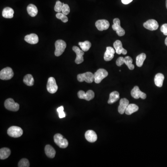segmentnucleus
Returning a JSON list of instances; mask_svg holds the SVG:
<instances>
[{
    "mask_svg": "<svg viewBox=\"0 0 167 167\" xmlns=\"http://www.w3.org/2000/svg\"><path fill=\"white\" fill-rule=\"evenodd\" d=\"M132 62L133 60L130 56H126L124 58V64L130 70H133L135 68L134 64H132Z\"/></svg>",
    "mask_w": 167,
    "mask_h": 167,
    "instance_id": "obj_30",
    "label": "nucleus"
},
{
    "mask_svg": "<svg viewBox=\"0 0 167 167\" xmlns=\"http://www.w3.org/2000/svg\"><path fill=\"white\" fill-rule=\"evenodd\" d=\"M165 45H166V46H167V38H166V39H165Z\"/></svg>",
    "mask_w": 167,
    "mask_h": 167,
    "instance_id": "obj_39",
    "label": "nucleus"
},
{
    "mask_svg": "<svg viewBox=\"0 0 167 167\" xmlns=\"http://www.w3.org/2000/svg\"><path fill=\"white\" fill-rule=\"evenodd\" d=\"M113 30L116 31L117 35L123 36L125 34V30L120 26V21L118 18H115L113 20V24L112 26Z\"/></svg>",
    "mask_w": 167,
    "mask_h": 167,
    "instance_id": "obj_9",
    "label": "nucleus"
},
{
    "mask_svg": "<svg viewBox=\"0 0 167 167\" xmlns=\"http://www.w3.org/2000/svg\"><path fill=\"white\" fill-rule=\"evenodd\" d=\"M56 17H57V18L61 20L63 23H67V22H68V17L66 16V15L63 14L62 13H60V12H58V13L56 14Z\"/></svg>",
    "mask_w": 167,
    "mask_h": 167,
    "instance_id": "obj_31",
    "label": "nucleus"
},
{
    "mask_svg": "<svg viewBox=\"0 0 167 167\" xmlns=\"http://www.w3.org/2000/svg\"><path fill=\"white\" fill-rule=\"evenodd\" d=\"M14 11L12 8L6 7L3 9L2 15L5 18L11 19L14 17Z\"/></svg>",
    "mask_w": 167,
    "mask_h": 167,
    "instance_id": "obj_22",
    "label": "nucleus"
},
{
    "mask_svg": "<svg viewBox=\"0 0 167 167\" xmlns=\"http://www.w3.org/2000/svg\"><path fill=\"white\" fill-rule=\"evenodd\" d=\"M14 75V72L12 68L7 67L4 68L0 72V78L2 80H9L13 77Z\"/></svg>",
    "mask_w": 167,
    "mask_h": 167,
    "instance_id": "obj_5",
    "label": "nucleus"
},
{
    "mask_svg": "<svg viewBox=\"0 0 167 167\" xmlns=\"http://www.w3.org/2000/svg\"><path fill=\"white\" fill-rule=\"evenodd\" d=\"M144 26L149 30L154 31L158 29L159 25L157 21L153 19H151L144 23Z\"/></svg>",
    "mask_w": 167,
    "mask_h": 167,
    "instance_id": "obj_13",
    "label": "nucleus"
},
{
    "mask_svg": "<svg viewBox=\"0 0 167 167\" xmlns=\"http://www.w3.org/2000/svg\"><path fill=\"white\" fill-rule=\"evenodd\" d=\"M77 79L79 82L85 81L86 83H92L94 81V74L91 72H86L82 74H78Z\"/></svg>",
    "mask_w": 167,
    "mask_h": 167,
    "instance_id": "obj_3",
    "label": "nucleus"
},
{
    "mask_svg": "<svg viewBox=\"0 0 167 167\" xmlns=\"http://www.w3.org/2000/svg\"><path fill=\"white\" fill-rule=\"evenodd\" d=\"M4 106L7 110L11 111H17L20 108V105L16 103L15 101L11 98L7 99L5 100Z\"/></svg>",
    "mask_w": 167,
    "mask_h": 167,
    "instance_id": "obj_7",
    "label": "nucleus"
},
{
    "mask_svg": "<svg viewBox=\"0 0 167 167\" xmlns=\"http://www.w3.org/2000/svg\"><path fill=\"white\" fill-rule=\"evenodd\" d=\"M108 75V73L106 70L99 69L94 74V81L96 84H99Z\"/></svg>",
    "mask_w": 167,
    "mask_h": 167,
    "instance_id": "obj_6",
    "label": "nucleus"
},
{
    "mask_svg": "<svg viewBox=\"0 0 167 167\" xmlns=\"http://www.w3.org/2000/svg\"><path fill=\"white\" fill-rule=\"evenodd\" d=\"M72 50L76 54V58L75 62L77 64H79L84 61V58L83 56L84 55V51L80 49L79 47L76 46H73L72 47Z\"/></svg>",
    "mask_w": 167,
    "mask_h": 167,
    "instance_id": "obj_11",
    "label": "nucleus"
},
{
    "mask_svg": "<svg viewBox=\"0 0 167 167\" xmlns=\"http://www.w3.org/2000/svg\"><path fill=\"white\" fill-rule=\"evenodd\" d=\"M96 27L99 31L105 30L109 27L110 23L108 21L106 20H99L95 23Z\"/></svg>",
    "mask_w": 167,
    "mask_h": 167,
    "instance_id": "obj_14",
    "label": "nucleus"
},
{
    "mask_svg": "<svg viewBox=\"0 0 167 167\" xmlns=\"http://www.w3.org/2000/svg\"><path fill=\"white\" fill-rule=\"evenodd\" d=\"M139 107L137 106L134 104H129L127 107L126 108L125 111V113L126 114L130 115L135 113L138 110Z\"/></svg>",
    "mask_w": 167,
    "mask_h": 167,
    "instance_id": "obj_24",
    "label": "nucleus"
},
{
    "mask_svg": "<svg viewBox=\"0 0 167 167\" xmlns=\"http://www.w3.org/2000/svg\"><path fill=\"white\" fill-rule=\"evenodd\" d=\"M119 93L117 91L112 92L110 94V98L108 103L109 104H113L115 103L119 99Z\"/></svg>",
    "mask_w": 167,
    "mask_h": 167,
    "instance_id": "obj_23",
    "label": "nucleus"
},
{
    "mask_svg": "<svg viewBox=\"0 0 167 167\" xmlns=\"http://www.w3.org/2000/svg\"><path fill=\"white\" fill-rule=\"evenodd\" d=\"M23 82L27 86H33L34 84V78L31 74H27L24 78Z\"/></svg>",
    "mask_w": 167,
    "mask_h": 167,
    "instance_id": "obj_28",
    "label": "nucleus"
},
{
    "mask_svg": "<svg viewBox=\"0 0 167 167\" xmlns=\"http://www.w3.org/2000/svg\"><path fill=\"white\" fill-rule=\"evenodd\" d=\"M78 96L79 99L90 101L94 98L95 94L92 90H88L86 93L84 91H79L78 92Z\"/></svg>",
    "mask_w": 167,
    "mask_h": 167,
    "instance_id": "obj_10",
    "label": "nucleus"
},
{
    "mask_svg": "<svg viewBox=\"0 0 167 167\" xmlns=\"http://www.w3.org/2000/svg\"><path fill=\"white\" fill-rule=\"evenodd\" d=\"M55 46V55L57 57H59L62 54L67 47V44H66V42L61 40H59L56 41Z\"/></svg>",
    "mask_w": 167,
    "mask_h": 167,
    "instance_id": "obj_1",
    "label": "nucleus"
},
{
    "mask_svg": "<svg viewBox=\"0 0 167 167\" xmlns=\"http://www.w3.org/2000/svg\"><path fill=\"white\" fill-rule=\"evenodd\" d=\"M25 40L30 44H35L38 43L39 38L37 34L31 33L26 35L24 38Z\"/></svg>",
    "mask_w": 167,
    "mask_h": 167,
    "instance_id": "obj_19",
    "label": "nucleus"
},
{
    "mask_svg": "<svg viewBox=\"0 0 167 167\" xmlns=\"http://www.w3.org/2000/svg\"><path fill=\"white\" fill-rule=\"evenodd\" d=\"M54 138L55 143L61 148H66L68 145V142L67 139L64 138L61 134H55Z\"/></svg>",
    "mask_w": 167,
    "mask_h": 167,
    "instance_id": "obj_2",
    "label": "nucleus"
},
{
    "mask_svg": "<svg viewBox=\"0 0 167 167\" xmlns=\"http://www.w3.org/2000/svg\"><path fill=\"white\" fill-rule=\"evenodd\" d=\"M113 46L117 54H123L126 55L127 54V50H125L124 48H123L122 43L120 40H116L114 43Z\"/></svg>",
    "mask_w": 167,
    "mask_h": 167,
    "instance_id": "obj_15",
    "label": "nucleus"
},
{
    "mask_svg": "<svg viewBox=\"0 0 167 167\" xmlns=\"http://www.w3.org/2000/svg\"><path fill=\"white\" fill-rule=\"evenodd\" d=\"M164 76L162 73H159L156 74L155 77L154 82L156 86L158 87H161L163 85Z\"/></svg>",
    "mask_w": 167,
    "mask_h": 167,
    "instance_id": "obj_20",
    "label": "nucleus"
},
{
    "mask_svg": "<svg viewBox=\"0 0 167 167\" xmlns=\"http://www.w3.org/2000/svg\"><path fill=\"white\" fill-rule=\"evenodd\" d=\"M115 53V50L113 48L110 47H106V50L104 54V60L106 61H111L114 56Z\"/></svg>",
    "mask_w": 167,
    "mask_h": 167,
    "instance_id": "obj_16",
    "label": "nucleus"
},
{
    "mask_svg": "<svg viewBox=\"0 0 167 167\" xmlns=\"http://www.w3.org/2000/svg\"><path fill=\"white\" fill-rule=\"evenodd\" d=\"M85 137L86 140L90 143H94L98 138L96 133L92 130H88L85 132Z\"/></svg>",
    "mask_w": 167,
    "mask_h": 167,
    "instance_id": "obj_17",
    "label": "nucleus"
},
{
    "mask_svg": "<svg viewBox=\"0 0 167 167\" xmlns=\"http://www.w3.org/2000/svg\"><path fill=\"white\" fill-rule=\"evenodd\" d=\"M78 45L80 46V48L84 52H86L91 48L92 44L89 41H85L84 42H79Z\"/></svg>",
    "mask_w": 167,
    "mask_h": 167,
    "instance_id": "obj_29",
    "label": "nucleus"
},
{
    "mask_svg": "<svg viewBox=\"0 0 167 167\" xmlns=\"http://www.w3.org/2000/svg\"><path fill=\"white\" fill-rule=\"evenodd\" d=\"M63 4L61 2L58 1L56 2L55 5L54 7V10L56 12H61L62 11V9Z\"/></svg>",
    "mask_w": 167,
    "mask_h": 167,
    "instance_id": "obj_34",
    "label": "nucleus"
},
{
    "mask_svg": "<svg viewBox=\"0 0 167 167\" xmlns=\"http://www.w3.org/2000/svg\"><path fill=\"white\" fill-rule=\"evenodd\" d=\"M62 4L63 7L62 9V12L63 14L67 16V15L69 14L70 11L69 7L68 4H64V3H62Z\"/></svg>",
    "mask_w": 167,
    "mask_h": 167,
    "instance_id": "obj_33",
    "label": "nucleus"
},
{
    "mask_svg": "<svg viewBox=\"0 0 167 167\" xmlns=\"http://www.w3.org/2000/svg\"><path fill=\"white\" fill-rule=\"evenodd\" d=\"M45 151L46 155L50 158H53L55 157L56 151L54 148L50 145H47L45 148Z\"/></svg>",
    "mask_w": 167,
    "mask_h": 167,
    "instance_id": "obj_21",
    "label": "nucleus"
},
{
    "mask_svg": "<svg viewBox=\"0 0 167 167\" xmlns=\"http://www.w3.org/2000/svg\"><path fill=\"white\" fill-rule=\"evenodd\" d=\"M131 95L133 98L135 99H138L141 98L143 99H145L146 98V94L143 92L139 88L138 86H135L131 91Z\"/></svg>",
    "mask_w": 167,
    "mask_h": 167,
    "instance_id": "obj_12",
    "label": "nucleus"
},
{
    "mask_svg": "<svg viewBox=\"0 0 167 167\" xmlns=\"http://www.w3.org/2000/svg\"><path fill=\"white\" fill-rule=\"evenodd\" d=\"M11 154L10 150L7 148H3L0 150V159L2 160L8 158Z\"/></svg>",
    "mask_w": 167,
    "mask_h": 167,
    "instance_id": "obj_26",
    "label": "nucleus"
},
{
    "mask_svg": "<svg viewBox=\"0 0 167 167\" xmlns=\"http://www.w3.org/2000/svg\"><path fill=\"white\" fill-rule=\"evenodd\" d=\"M129 105V101L125 98L122 99L120 101V104L118 108V111L120 114H123L125 113L126 108Z\"/></svg>",
    "mask_w": 167,
    "mask_h": 167,
    "instance_id": "obj_18",
    "label": "nucleus"
},
{
    "mask_svg": "<svg viewBox=\"0 0 167 167\" xmlns=\"http://www.w3.org/2000/svg\"><path fill=\"white\" fill-rule=\"evenodd\" d=\"M18 166L19 167H29L30 166V162L26 159H22L19 162Z\"/></svg>",
    "mask_w": 167,
    "mask_h": 167,
    "instance_id": "obj_32",
    "label": "nucleus"
},
{
    "mask_svg": "<svg viewBox=\"0 0 167 167\" xmlns=\"http://www.w3.org/2000/svg\"><path fill=\"white\" fill-rule=\"evenodd\" d=\"M47 87V91L51 94H54L57 92L58 89V85L54 77H50L48 78Z\"/></svg>",
    "mask_w": 167,
    "mask_h": 167,
    "instance_id": "obj_8",
    "label": "nucleus"
},
{
    "mask_svg": "<svg viewBox=\"0 0 167 167\" xmlns=\"http://www.w3.org/2000/svg\"><path fill=\"white\" fill-rule=\"evenodd\" d=\"M57 112L59 113V117L60 118H64L66 117V115L64 111V107L63 106L59 107L57 109Z\"/></svg>",
    "mask_w": 167,
    "mask_h": 167,
    "instance_id": "obj_35",
    "label": "nucleus"
},
{
    "mask_svg": "<svg viewBox=\"0 0 167 167\" xmlns=\"http://www.w3.org/2000/svg\"><path fill=\"white\" fill-rule=\"evenodd\" d=\"M146 58V55L144 53H142L138 55L136 58V64L138 67H141L143 65L144 61Z\"/></svg>",
    "mask_w": 167,
    "mask_h": 167,
    "instance_id": "obj_27",
    "label": "nucleus"
},
{
    "mask_svg": "<svg viewBox=\"0 0 167 167\" xmlns=\"http://www.w3.org/2000/svg\"><path fill=\"white\" fill-rule=\"evenodd\" d=\"M166 8H167V0H166Z\"/></svg>",
    "mask_w": 167,
    "mask_h": 167,
    "instance_id": "obj_40",
    "label": "nucleus"
},
{
    "mask_svg": "<svg viewBox=\"0 0 167 167\" xmlns=\"http://www.w3.org/2000/svg\"><path fill=\"white\" fill-rule=\"evenodd\" d=\"M133 0H122V2L123 4H128L132 2Z\"/></svg>",
    "mask_w": 167,
    "mask_h": 167,
    "instance_id": "obj_38",
    "label": "nucleus"
},
{
    "mask_svg": "<svg viewBox=\"0 0 167 167\" xmlns=\"http://www.w3.org/2000/svg\"><path fill=\"white\" fill-rule=\"evenodd\" d=\"M161 31L165 35H167V24L162 25L161 27Z\"/></svg>",
    "mask_w": 167,
    "mask_h": 167,
    "instance_id": "obj_37",
    "label": "nucleus"
},
{
    "mask_svg": "<svg viewBox=\"0 0 167 167\" xmlns=\"http://www.w3.org/2000/svg\"><path fill=\"white\" fill-rule=\"evenodd\" d=\"M124 63V58L120 57L117 59L116 61V64L118 67H121Z\"/></svg>",
    "mask_w": 167,
    "mask_h": 167,
    "instance_id": "obj_36",
    "label": "nucleus"
},
{
    "mask_svg": "<svg viewBox=\"0 0 167 167\" xmlns=\"http://www.w3.org/2000/svg\"><path fill=\"white\" fill-rule=\"evenodd\" d=\"M27 11L29 15L31 17H35L38 12L36 6L32 4L28 5L27 7Z\"/></svg>",
    "mask_w": 167,
    "mask_h": 167,
    "instance_id": "obj_25",
    "label": "nucleus"
},
{
    "mask_svg": "<svg viewBox=\"0 0 167 167\" xmlns=\"http://www.w3.org/2000/svg\"><path fill=\"white\" fill-rule=\"evenodd\" d=\"M23 130L18 126H11L7 131L9 136L12 137L17 138L21 137L23 134Z\"/></svg>",
    "mask_w": 167,
    "mask_h": 167,
    "instance_id": "obj_4",
    "label": "nucleus"
}]
</instances>
